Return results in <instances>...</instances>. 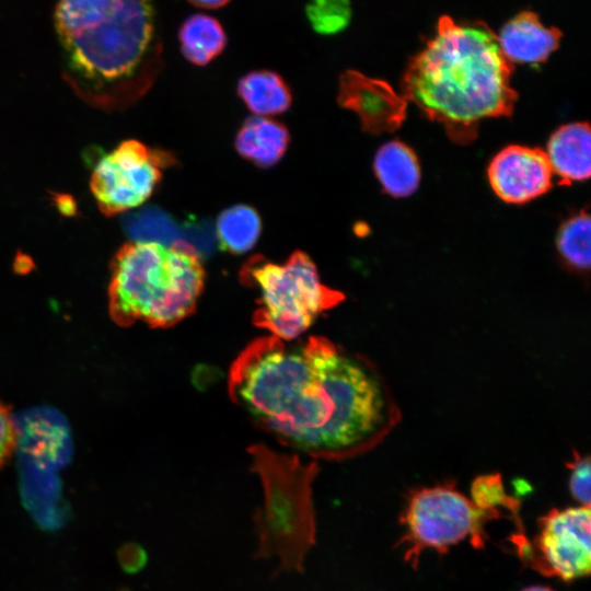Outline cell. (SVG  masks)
<instances>
[{
    "label": "cell",
    "instance_id": "cell-24",
    "mask_svg": "<svg viewBox=\"0 0 591 591\" xmlns=\"http://www.w3.org/2000/svg\"><path fill=\"white\" fill-rule=\"evenodd\" d=\"M119 558L127 571H137L146 563V553L139 546L128 545L121 549Z\"/></svg>",
    "mask_w": 591,
    "mask_h": 591
},
{
    "label": "cell",
    "instance_id": "cell-9",
    "mask_svg": "<svg viewBox=\"0 0 591 591\" xmlns=\"http://www.w3.org/2000/svg\"><path fill=\"white\" fill-rule=\"evenodd\" d=\"M169 152L127 140L104 154L91 176V190L100 210L115 216L142 205L161 181L162 171L174 164Z\"/></svg>",
    "mask_w": 591,
    "mask_h": 591
},
{
    "label": "cell",
    "instance_id": "cell-12",
    "mask_svg": "<svg viewBox=\"0 0 591 591\" xmlns=\"http://www.w3.org/2000/svg\"><path fill=\"white\" fill-rule=\"evenodd\" d=\"M552 171L560 184L586 181L591 174V134L588 123L560 126L548 139L547 152Z\"/></svg>",
    "mask_w": 591,
    "mask_h": 591
},
{
    "label": "cell",
    "instance_id": "cell-23",
    "mask_svg": "<svg viewBox=\"0 0 591 591\" xmlns=\"http://www.w3.org/2000/svg\"><path fill=\"white\" fill-rule=\"evenodd\" d=\"M18 443V430L10 408L0 399V470L11 459Z\"/></svg>",
    "mask_w": 591,
    "mask_h": 591
},
{
    "label": "cell",
    "instance_id": "cell-2",
    "mask_svg": "<svg viewBox=\"0 0 591 591\" xmlns=\"http://www.w3.org/2000/svg\"><path fill=\"white\" fill-rule=\"evenodd\" d=\"M513 63L497 35L483 22L439 19L434 35L409 61L402 86L449 137L468 143L484 118L510 116L518 99L511 86Z\"/></svg>",
    "mask_w": 591,
    "mask_h": 591
},
{
    "label": "cell",
    "instance_id": "cell-26",
    "mask_svg": "<svg viewBox=\"0 0 591 591\" xmlns=\"http://www.w3.org/2000/svg\"><path fill=\"white\" fill-rule=\"evenodd\" d=\"M520 591H555V590L546 586H530Z\"/></svg>",
    "mask_w": 591,
    "mask_h": 591
},
{
    "label": "cell",
    "instance_id": "cell-1",
    "mask_svg": "<svg viewBox=\"0 0 591 591\" xmlns=\"http://www.w3.org/2000/svg\"><path fill=\"white\" fill-rule=\"evenodd\" d=\"M228 391L258 428L312 460L361 455L402 418L376 366L323 336L251 341L230 367Z\"/></svg>",
    "mask_w": 591,
    "mask_h": 591
},
{
    "label": "cell",
    "instance_id": "cell-20",
    "mask_svg": "<svg viewBox=\"0 0 591 591\" xmlns=\"http://www.w3.org/2000/svg\"><path fill=\"white\" fill-rule=\"evenodd\" d=\"M471 495V501L479 510L500 519L503 518L500 508H505L512 513L518 528L522 526L518 515L520 502L505 493L499 474L476 477L472 484Z\"/></svg>",
    "mask_w": 591,
    "mask_h": 591
},
{
    "label": "cell",
    "instance_id": "cell-8",
    "mask_svg": "<svg viewBox=\"0 0 591 591\" xmlns=\"http://www.w3.org/2000/svg\"><path fill=\"white\" fill-rule=\"evenodd\" d=\"M590 507L552 509L538 519L530 542L524 532L512 536L521 560L546 577L565 582L586 577L591 566Z\"/></svg>",
    "mask_w": 591,
    "mask_h": 591
},
{
    "label": "cell",
    "instance_id": "cell-19",
    "mask_svg": "<svg viewBox=\"0 0 591 591\" xmlns=\"http://www.w3.org/2000/svg\"><path fill=\"white\" fill-rule=\"evenodd\" d=\"M126 233L136 241L171 245L179 241V229L172 217L159 208L149 207L126 217Z\"/></svg>",
    "mask_w": 591,
    "mask_h": 591
},
{
    "label": "cell",
    "instance_id": "cell-21",
    "mask_svg": "<svg viewBox=\"0 0 591 591\" xmlns=\"http://www.w3.org/2000/svg\"><path fill=\"white\" fill-rule=\"evenodd\" d=\"M305 13L312 28L323 35L344 31L350 22L349 0H308Z\"/></svg>",
    "mask_w": 591,
    "mask_h": 591
},
{
    "label": "cell",
    "instance_id": "cell-17",
    "mask_svg": "<svg viewBox=\"0 0 591 591\" xmlns=\"http://www.w3.org/2000/svg\"><path fill=\"white\" fill-rule=\"evenodd\" d=\"M216 231L221 248L233 254H243L256 244L262 231V220L253 207L235 205L219 215Z\"/></svg>",
    "mask_w": 591,
    "mask_h": 591
},
{
    "label": "cell",
    "instance_id": "cell-3",
    "mask_svg": "<svg viewBox=\"0 0 591 591\" xmlns=\"http://www.w3.org/2000/svg\"><path fill=\"white\" fill-rule=\"evenodd\" d=\"M63 78L84 102L114 111L138 100L157 70L152 0H59Z\"/></svg>",
    "mask_w": 591,
    "mask_h": 591
},
{
    "label": "cell",
    "instance_id": "cell-4",
    "mask_svg": "<svg viewBox=\"0 0 591 591\" xmlns=\"http://www.w3.org/2000/svg\"><path fill=\"white\" fill-rule=\"evenodd\" d=\"M200 255L185 241H132L111 263L108 310L114 322L171 327L196 310L205 287Z\"/></svg>",
    "mask_w": 591,
    "mask_h": 591
},
{
    "label": "cell",
    "instance_id": "cell-5",
    "mask_svg": "<svg viewBox=\"0 0 591 591\" xmlns=\"http://www.w3.org/2000/svg\"><path fill=\"white\" fill-rule=\"evenodd\" d=\"M251 470L260 480L263 505L253 514L257 546L255 559L277 558L273 576L303 572L304 561L316 542V517L312 487L318 473L316 461L276 452L264 444L250 448Z\"/></svg>",
    "mask_w": 591,
    "mask_h": 591
},
{
    "label": "cell",
    "instance_id": "cell-6",
    "mask_svg": "<svg viewBox=\"0 0 591 591\" xmlns=\"http://www.w3.org/2000/svg\"><path fill=\"white\" fill-rule=\"evenodd\" d=\"M240 276L257 293L253 323L287 341L300 338L320 315L345 299L321 281L315 264L301 251L282 264L255 255Z\"/></svg>",
    "mask_w": 591,
    "mask_h": 591
},
{
    "label": "cell",
    "instance_id": "cell-22",
    "mask_svg": "<svg viewBox=\"0 0 591 591\" xmlns=\"http://www.w3.org/2000/svg\"><path fill=\"white\" fill-rule=\"evenodd\" d=\"M567 466L570 470L568 485L572 498L580 506L590 507V457L575 452L573 460Z\"/></svg>",
    "mask_w": 591,
    "mask_h": 591
},
{
    "label": "cell",
    "instance_id": "cell-11",
    "mask_svg": "<svg viewBox=\"0 0 591 591\" xmlns=\"http://www.w3.org/2000/svg\"><path fill=\"white\" fill-rule=\"evenodd\" d=\"M560 38L558 28L545 26L532 11L513 16L497 35L499 47L510 62L530 65L546 61L558 48Z\"/></svg>",
    "mask_w": 591,
    "mask_h": 591
},
{
    "label": "cell",
    "instance_id": "cell-25",
    "mask_svg": "<svg viewBox=\"0 0 591 591\" xmlns=\"http://www.w3.org/2000/svg\"><path fill=\"white\" fill-rule=\"evenodd\" d=\"M192 4L202 9H218L225 5L230 0H188Z\"/></svg>",
    "mask_w": 591,
    "mask_h": 591
},
{
    "label": "cell",
    "instance_id": "cell-7",
    "mask_svg": "<svg viewBox=\"0 0 591 591\" xmlns=\"http://www.w3.org/2000/svg\"><path fill=\"white\" fill-rule=\"evenodd\" d=\"M490 520L496 519L451 483L416 488L408 494L399 517L405 532L397 546L403 547L405 561L417 569L426 549L445 554L467 536L475 548L484 547V524Z\"/></svg>",
    "mask_w": 591,
    "mask_h": 591
},
{
    "label": "cell",
    "instance_id": "cell-10",
    "mask_svg": "<svg viewBox=\"0 0 591 591\" xmlns=\"http://www.w3.org/2000/svg\"><path fill=\"white\" fill-rule=\"evenodd\" d=\"M487 174L495 194L508 204H525L552 187L553 171L538 148L506 147L493 158Z\"/></svg>",
    "mask_w": 591,
    "mask_h": 591
},
{
    "label": "cell",
    "instance_id": "cell-18",
    "mask_svg": "<svg viewBox=\"0 0 591 591\" xmlns=\"http://www.w3.org/2000/svg\"><path fill=\"white\" fill-rule=\"evenodd\" d=\"M590 215L581 211L567 219L558 230L556 246L566 265L578 271L590 268Z\"/></svg>",
    "mask_w": 591,
    "mask_h": 591
},
{
    "label": "cell",
    "instance_id": "cell-16",
    "mask_svg": "<svg viewBox=\"0 0 591 591\" xmlns=\"http://www.w3.org/2000/svg\"><path fill=\"white\" fill-rule=\"evenodd\" d=\"M237 93L246 106L257 116L277 115L286 112L292 101L291 91L276 72L256 70L243 76Z\"/></svg>",
    "mask_w": 591,
    "mask_h": 591
},
{
    "label": "cell",
    "instance_id": "cell-14",
    "mask_svg": "<svg viewBox=\"0 0 591 591\" xmlns=\"http://www.w3.org/2000/svg\"><path fill=\"white\" fill-rule=\"evenodd\" d=\"M373 169L383 189L395 198L414 194L420 183V165L415 152L398 140L376 151Z\"/></svg>",
    "mask_w": 591,
    "mask_h": 591
},
{
    "label": "cell",
    "instance_id": "cell-13",
    "mask_svg": "<svg viewBox=\"0 0 591 591\" xmlns=\"http://www.w3.org/2000/svg\"><path fill=\"white\" fill-rule=\"evenodd\" d=\"M289 140V131L280 121L263 116H252L239 129L235 148L241 157L266 169L280 161Z\"/></svg>",
    "mask_w": 591,
    "mask_h": 591
},
{
    "label": "cell",
    "instance_id": "cell-15",
    "mask_svg": "<svg viewBox=\"0 0 591 591\" xmlns=\"http://www.w3.org/2000/svg\"><path fill=\"white\" fill-rule=\"evenodd\" d=\"M179 46L184 57L196 66H206L218 57L227 44L221 23L211 15L197 13L181 25Z\"/></svg>",
    "mask_w": 591,
    "mask_h": 591
}]
</instances>
